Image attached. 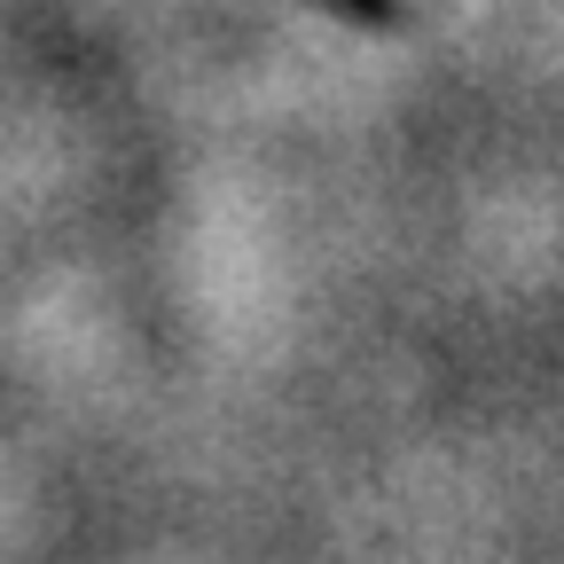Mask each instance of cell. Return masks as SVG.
I'll return each mask as SVG.
<instances>
[{
  "mask_svg": "<svg viewBox=\"0 0 564 564\" xmlns=\"http://www.w3.org/2000/svg\"><path fill=\"white\" fill-rule=\"evenodd\" d=\"M337 9H352V17H400V0H337Z\"/></svg>",
  "mask_w": 564,
  "mask_h": 564,
  "instance_id": "cell-1",
  "label": "cell"
}]
</instances>
